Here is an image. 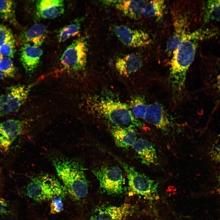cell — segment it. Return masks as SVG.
Returning <instances> with one entry per match:
<instances>
[{"label":"cell","mask_w":220,"mask_h":220,"mask_svg":"<svg viewBox=\"0 0 220 220\" xmlns=\"http://www.w3.org/2000/svg\"><path fill=\"white\" fill-rule=\"evenodd\" d=\"M52 163L58 177L71 198L80 201L87 196L88 183L82 162L76 159L61 156H53Z\"/></svg>","instance_id":"1"},{"label":"cell","mask_w":220,"mask_h":220,"mask_svg":"<svg viewBox=\"0 0 220 220\" xmlns=\"http://www.w3.org/2000/svg\"><path fill=\"white\" fill-rule=\"evenodd\" d=\"M27 195L38 202L51 200L56 197L62 199L66 196V189L55 177L41 174L32 178L27 187Z\"/></svg>","instance_id":"3"},{"label":"cell","mask_w":220,"mask_h":220,"mask_svg":"<svg viewBox=\"0 0 220 220\" xmlns=\"http://www.w3.org/2000/svg\"><path fill=\"white\" fill-rule=\"evenodd\" d=\"M10 112L6 95L0 96V117L7 115Z\"/></svg>","instance_id":"31"},{"label":"cell","mask_w":220,"mask_h":220,"mask_svg":"<svg viewBox=\"0 0 220 220\" xmlns=\"http://www.w3.org/2000/svg\"><path fill=\"white\" fill-rule=\"evenodd\" d=\"M15 40L13 39L0 46V53L3 57L13 58L16 51Z\"/></svg>","instance_id":"27"},{"label":"cell","mask_w":220,"mask_h":220,"mask_svg":"<svg viewBox=\"0 0 220 220\" xmlns=\"http://www.w3.org/2000/svg\"><path fill=\"white\" fill-rule=\"evenodd\" d=\"M165 8L164 1H147L142 9L141 15L147 17L160 19L163 16Z\"/></svg>","instance_id":"21"},{"label":"cell","mask_w":220,"mask_h":220,"mask_svg":"<svg viewBox=\"0 0 220 220\" xmlns=\"http://www.w3.org/2000/svg\"><path fill=\"white\" fill-rule=\"evenodd\" d=\"M92 171L104 192L109 195L123 193L124 180L122 171L119 167L102 166L93 169Z\"/></svg>","instance_id":"6"},{"label":"cell","mask_w":220,"mask_h":220,"mask_svg":"<svg viewBox=\"0 0 220 220\" xmlns=\"http://www.w3.org/2000/svg\"><path fill=\"white\" fill-rule=\"evenodd\" d=\"M185 20L182 16L174 21V32L167 41L166 46V51L169 55L172 54L181 42L188 40L189 33L187 31Z\"/></svg>","instance_id":"19"},{"label":"cell","mask_w":220,"mask_h":220,"mask_svg":"<svg viewBox=\"0 0 220 220\" xmlns=\"http://www.w3.org/2000/svg\"><path fill=\"white\" fill-rule=\"evenodd\" d=\"M148 105L144 96L138 94L133 96L130 102V108L136 118L144 119Z\"/></svg>","instance_id":"22"},{"label":"cell","mask_w":220,"mask_h":220,"mask_svg":"<svg viewBox=\"0 0 220 220\" xmlns=\"http://www.w3.org/2000/svg\"><path fill=\"white\" fill-rule=\"evenodd\" d=\"M0 220H1L0 219Z\"/></svg>","instance_id":"37"},{"label":"cell","mask_w":220,"mask_h":220,"mask_svg":"<svg viewBox=\"0 0 220 220\" xmlns=\"http://www.w3.org/2000/svg\"><path fill=\"white\" fill-rule=\"evenodd\" d=\"M62 198L60 197H56L51 200L50 204V213L55 214L61 212L63 210V204Z\"/></svg>","instance_id":"30"},{"label":"cell","mask_w":220,"mask_h":220,"mask_svg":"<svg viewBox=\"0 0 220 220\" xmlns=\"http://www.w3.org/2000/svg\"><path fill=\"white\" fill-rule=\"evenodd\" d=\"M113 31L124 45L131 47L146 46L151 43L152 39L147 33L141 30L131 28L126 26H114Z\"/></svg>","instance_id":"8"},{"label":"cell","mask_w":220,"mask_h":220,"mask_svg":"<svg viewBox=\"0 0 220 220\" xmlns=\"http://www.w3.org/2000/svg\"><path fill=\"white\" fill-rule=\"evenodd\" d=\"M98 108L101 114L114 126L134 128L143 126L126 104L112 100H102L99 102Z\"/></svg>","instance_id":"4"},{"label":"cell","mask_w":220,"mask_h":220,"mask_svg":"<svg viewBox=\"0 0 220 220\" xmlns=\"http://www.w3.org/2000/svg\"><path fill=\"white\" fill-rule=\"evenodd\" d=\"M210 154L213 160L220 163V138L213 142L211 148Z\"/></svg>","instance_id":"29"},{"label":"cell","mask_w":220,"mask_h":220,"mask_svg":"<svg viewBox=\"0 0 220 220\" xmlns=\"http://www.w3.org/2000/svg\"><path fill=\"white\" fill-rule=\"evenodd\" d=\"M142 64L140 57L132 53L118 57L115 62V67L121 75L127 76L138 70Z\"/></svg>","instance_id":"15"},{"label":"cell","mask_w":220,"mask_h":220,"mask_svg":"<svg viewBox=\"0 0 220 220\" xmlns=\"http://www.w3.org/2000/svg\"><path fill=\"white\" fill-rule=\"evenodd\" d=\"M4 77L3 74L0 70V80L2 79Z\"/></svg>","instance_id":"34"},{"label":"cell","mask_w":220,"mask_h":220,"mask_svg":"<svg viewBox=\"0 0 220 220\" xmlns=\"http://www.w3.org/2000/svg\"><path fill=\"white\" fill-rule=\"evenodd\" d=\"M15 4L12 0H0V17L13 24H16Z\"/></svg>","instance_id":"23"},{"label":"cell","mask_w":220,"mask_h":220,"mask_svg":"<svg viewBox=\"0 0 220 220\" xmlns=\"http://www.w3.org/2000/svg\"><path fill=\"white\" fill-rule=\"evenodd\" d=\"M3 57L2 56V55L0 53V61L3 58Z\"/></svg>","instance_id":"36"},{"label":"cell","mask_w":220,"mask_h":220,"mask_svg":"<svg viewBox=\"0 0 220 220\" xmlns=\"http://www.w3.org/2000/svg\"><path fill=\"white\" fill-rule=\"evenodd\" d=\"M88 51L87 43L83 38L74 40L66 48L60 61L68 70L79 71L84 70L87 62Z\"/></svg>","instance_id":"7"},{"label":"cell","mask_w":220,"mask_h":220,"mask_svg":"<svg viewBox=\"0 0 220 220\" xmlns=\"http://www.w3.org/2000/svg\"><path fill=\"white\" fill-rule=\"evenodd\" d=\"M15 39L11 30L0 23V46Z\"/></svg>","instance_id":"28"},{"label":"cell","mask_w":220,"mask_h":220,"mask_svg":"<svg viewBox=\"0 0 220 220\" xmlns=\"http://www.w3.org/2000/svg\"><path fill=\"white\" fill-rule=\"evenodd\" d=\"M218 182L219 183V185L220 186V171L219 172V173L218 175ZM219 189L220 190V187L219 188Z\"/></svg>","instance_id":"35"},{"label":"cell","mask_w":220,"mask_h":220,"mask_svg":"<svg viewBox=\"0 0 220 220\" xmlns=\"http://www.w3.org/2000/svg\"><path fill=\"white\" fill-rule=\"evenodd\" d=\"M0 70L4 77H14L16 73L11 58L7 57H3L0 61Z\"/></svg>","instance_id":"26"},{"label":"cell","mask_w":220,"mask_h":220,"mask_svg":"<svg viewBox=\"0 0 220 220\" xmlns=\"http://www.w3.org/2000/svg\"><path fill=\"white\" fill-rule=\"evenodd\" d=\"M135 128L113 126L111 129L110 133L117 146L124 148L132 146L137 140Z\"/></svg>","instance_id":"16"},{"label":"cell","mask_w":220,"mask_h":220,"mask_svg":"<svg viewBox=\"0 0 220 220\" xmlns=\"http://www.w3.org/2000/svg\"><path fill=\"white\" fill-rule=\"evenodd\" d=\"M26 125L25 121L18 119H9L0 123V149L7 152Z\"/></svg>","instance_id":"9"},{"label":"cell","mask_w":220,"mask_h":220,"mask_svg":"<svg viewBox=\"0 0 220 220\" xmlns=\"http://www.w3.org/2000/svg\"><path fill=\"white\" fill-rule=\"evenodd\" d=\"M143 119L164 131H167L170 127V121L165 109L161 104L157 102L148 105Z\"/></svg>","instance_id":"11"},{"label":"cell","mask_w":220,"mask_h":220,"mask_svg":"<svg viewBox=\"0 0 220 220\" xmlns=\"http://www.w3.org/2000/svg\"><path fill=\"white\" fill-rule=\"evenodd\" d=\"M9 206L6 200L0 197V214H7L9 213Z\"/></svg>","instance_id":"32"},{"label":"cell","mask_w":220,"mask_h":220,"mask_svg":"<svg viewBox=\"0 0 220 220\" xmlns=\"http://www.w3.org/2000/svg\"><path fill=\"white\" fill-rule=\"evenodd\" d=\"M143 164L149 166L156 163L157 157L152 144L147 140L139 138L132 146Z\"/></svg>","instance_id":"17"},{"label":"cell","mask_w":220,"mask_h":220,"mask_svg":"<svg viewBox=\"0 0 220 220\" xmlns=\"http://www.w3.org/2000/svg\"><path fill=\"white\" fill-rule=\"evenodd\" d=\"M217 88L220 93V73L217 78Z\"/></svg>","instance_id":"33"},{"label":"cell","mask_w":220,"mask_h":220,"mask_svg":"<svg viewBox=\"0 0 220 220\" xmlns=\"http://www.w3.org/2000/svg\"><path fill=\"white\" fill-rule=\"evenodd\" d=\"M46 35V27L41 23L33 24L24 32L20 36L22 44H29L39 47L43 43Z\"/></svg>","instance_id":"18"},{"label":"cell","mask_w":220,"mask_h":220,"mask_svg":"<svg viewBox=\"0 0 220 220\" xmlns=\"http://www.w3.org/2000/svg\"><path fill=\"white\" fill-rule=\"evenodd\" d=\"M80 29V24L75 22L66 25L59 31L57 38L59 42H64L70 37L76 35Z\"/></svg>","instance_id":"25"},{"label":"cell","mask_w":220,"mask_h":220,"mask_svg":"<svg viewBox=\"0 0 220 220\" xmlns=\"http://www.w3.org/2000/svg\"><path fill=\"white\" fill-rule=\"evenodd\" d=\"M147 1H116L114 4L116 8L125 15L133 19L141 16L142 9Z\"/></svg>","instance_id":"20"},{"label":"cell","mask_w":220,"mask_h":220,"mask_svg":"<svg viewBox=\"0 0 220 220\" xmlns=\"http://www.w3.org/2000/svg\"><path fill=\"white\" fill-rule=\"evenodd\" d=\"M197 44L194 41H182L173 52L169 76L174 95L178 96L183 90L186 74L194 59Z\"/></svg>","instance_id":"2"},{"label":"cell","mask_w":220,"mask_h":220,"mask_svg":"<svg viewBox=\"0 0 220 220\" xmlns=\"http://www.w3.org/2000/svg\"><path fill=\"white\" fill-rule=\"evenodd\" d=\"M33 84L16 85L7 88L6 95L10 112H16L26 100Z\"/></svg>","instance_id":"12"},{"label":"cell","mask_w":220,"mask_h":220,"mask_svg":"<svg viewBox=\"0 0 220 220\" xmlns=\"http://www.w3.org/2000/svg\"><path fill=\"white\" fill-rule=\"evenodd\" d=\"M204 20L220 21V0H208L205 3Z\"/></svg>","instance_id":"24"},{"label":"cell","mask_w":220,"mask_h":220,"mask_svg":"<svg viewBox=\"0 0 220 220\" xmlns=\"http://www.w3.org/2000/svg\"><path fill=\"white\" fill-rule=\"evenodd\" d=\"M42 51L39 47L29 44H23L20 55L21 63L27 72H33L39 64Z\"/></svg>","instance_id":"13"},{"label":"cell","mask_w":220,"mask_h":220,"mask_svg":"<svg viewBox=\"0 0 220 220\" xmlns=\"http://www.w3.org/2000/svg\"><path fill=\"white\" fill-rule=\"evenodd\" d=\"M37 12L43 18L51 19L63 14L64 11V1L60 0H42L37 5Z\"/></svg>","instance_id":"14"},{"label":"cell","mask_w":220,"mask_h":220,"mask_svg":"<svg viewBox=\"0 0 220 220\" xmlns=\"http://www.w3.org/2000/svg\"><path fill=\"white\" fill-rule=\"evenodd\" d=\"M132 210L131 206L127 203L119 206H101L95 209L90 220H123Z\"/></svg>","instance_id":"10"},{"label":"cell","mask_w":220,"mask_h":220,"mask_svg":"<svg viewBox=\"0 0 220 220\" xmlns=\"http://www.w3.org/2000/svg\"><path fill=\"white\" fill-rule=\"evenodd\" d=\"M120 162L127 174L130 194L140 195L150 200L159 199L156 182L125 163Z\"/></svg>","instance_id":"5"}]
</instances>
